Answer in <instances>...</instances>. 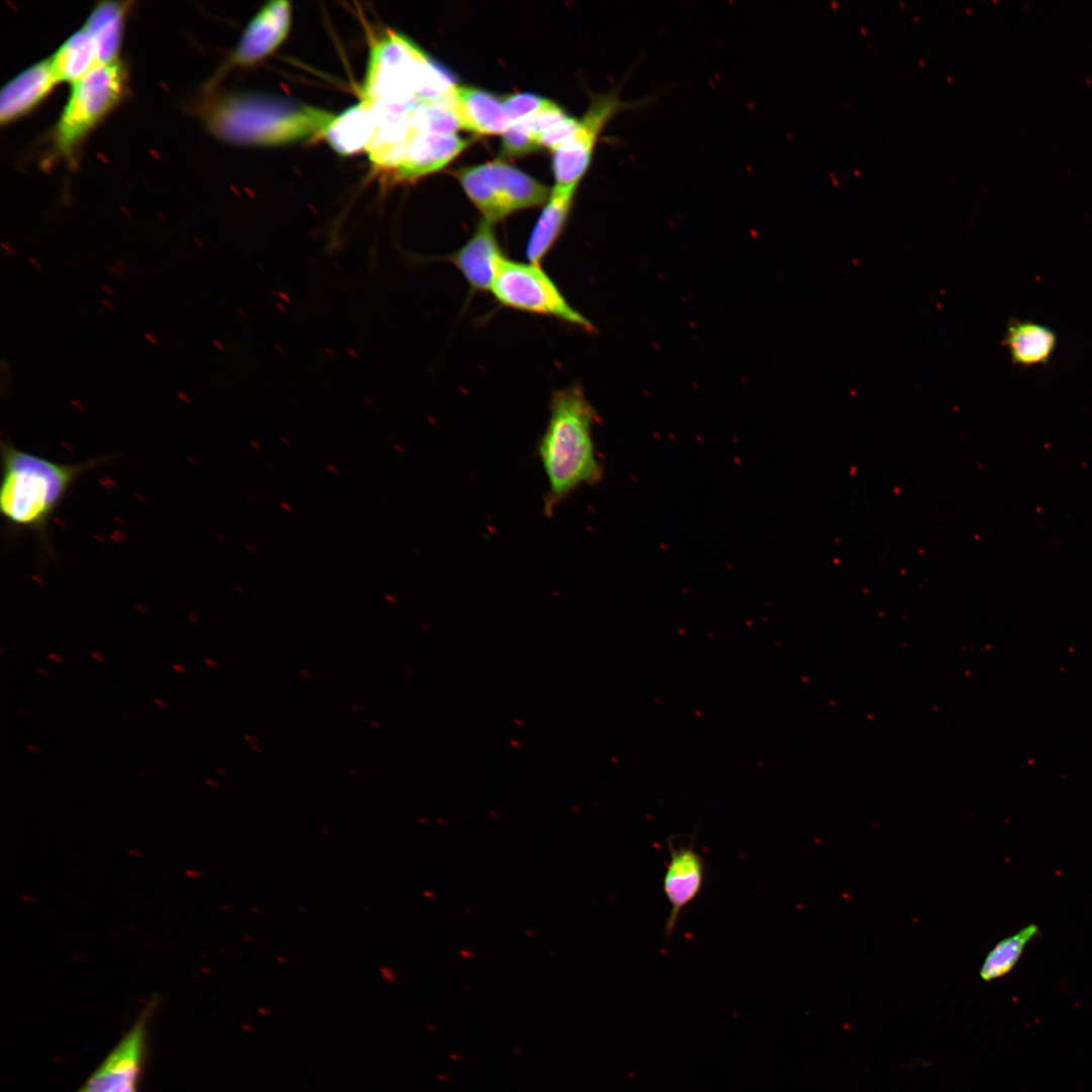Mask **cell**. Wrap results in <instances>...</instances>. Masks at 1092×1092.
Instances as JSON below:
<instances>
[{"mask_svg": "<svg viewBox=\"0 0 1092 1092\" xmlns=\"http://www.w3.org/2000/svg\"><path fill=\"white\" fill-rule=\"evenodd\" d=\"M576 188L554 185L550 191L527 242L525 254L528 262L541 266L557 243L566 225Z\"/></svg>", "mask_w": 1092, "mask_h": 1092, "instance_id": "obj_16", "label": "cell"}, {"mask_svg": "<svg viewBox=\"0 0 1092 1092\" xmlns=\"http://www.w3.org/2000/svg\"><path fill=\"white\" fill-rule=\"evenodd\" d=\"M470 144L471 141L455 133H418L406 144L392 177L414 180L439 171Z\"/></svg>", "mask_w": 1092, "mask_h": 1092, "instance_id": "obj_12", "label": "cell"}, {"mask_svg": "<svg viewBox=\"0 0 1092 1092\" xmlns=\"http://www.w3.org/2000/svg\"><path fill=\"white\" fill-rule=\"evenodd\" d=\"M50 59L58 81L71 84L99 65L93 41L84 27L71 34Z\"/></svg>", "mask_w": 1092, "mask_h": 1092, "instance_id": "obj_19", "label": "cell"}, {"mask_svg": "<svg viewBox=\"0 0 1092 1092\" xmlns=\"http://www.w3.org/2000/svg\"><path fill=\"white\" fill-rule=\"evenodd\" d=\"M80 1092H84V1091H83V1090H81Z\"/></svg>", "mask_w": 1092, "mask_h": 1092, "instance_id": "obj_46", "label": "cell"}, {"mask_svg": "<svg viewBox=\"0 0 1092 1092\" xmlns=\"http://www.w3.org/2000/svg\"><path fill=\"white\" fill-rule=\"evenodd\" d=\"M103 460L96 458L81 463H61L2 441V517L12 527L42 535L72 485Z\"/></svg>", "mask_w": 1092, "mask_h": 1092, "instance_id": "obj_2", "label": "cell"}, {"mask_svg": "<svg viewBox=\"0 0 1092 1092\" xmlns=\"http://www.w3.org/2000/svg\"><path fill=\"white\" fill-rule=\"evenodd\" d=\"M480 166L505 217L543 205L549 198L550 190L544 184L502 160Z\"/></svg>", "mask_w": 1092, "mask_h": 1092, "instance_id": "obj_13", "label": "cell"}, {"mask_svg": "<svg viewBox=\"0 0 1092 1092\" xmlns=\"http://www.w3.org/2000/svg\"><path fill=\"white\" fill-rule=\"evenodd\" d=\"M1 248H2L3 252L8 256H14L15 255V251H14L13 247L10 244H8L6 242H2L1 243Z\"/></svg>", "mask_w": 1092, "mask_h": 1092, "instance_id": "obj_27", "label": "cell"}, {"mask_svg": "<svg viewBox=\"0 0 1092 1092\" xmlns=\"http://www.w3.org/2000/svg\"><path fill=\"white\" fill-rule=\"evenodd\" d=\"M28 262H29V263H30V264H31V265H32L33 267H35L36 269H41V268H42L41 264H40V263H39V262H38V261H37V260H36L35 258L29 257V258H28Z\"/></svg>", "mask_w": 1092, "mask_h": 1092, "instance_id": "obj_35", "label": "cell"}, {"mask_svg": "<svg viewBox=\"0 0 1092 1092\" xmlns=\"http://www.w3.org/2000/svg\"><path fill=\"white\" fill-rule=\"evenodd\" d=\"M502 100L513 123L530 118L552 103L551 100L533 93L509 95Z\"/></svg>", "mask_w": 1092, "mask_h": 1092, "instance_id": "obj_22", "label": "cell"}, {"mask_svg": "<svg viewBox=\"0 0 1092 1092\" xmlns=\"http://www.w3.org/2000/svg\"><path fill=\"white\" fill-rule=\"evenodd\" d=\"M138 775H139V776H141V778H144V779H145V778H148V775H147V774H143V772H141V771H138Z\"/></svg>", "mask_w": 1092, "mask_h": 1092, "instance_id": "obj_42", "label": "cell"}, {"mask_svg": "<svg viewBox=\"0 0 1092 1092\" xmlns=\"http://www.w3.org/2000/svg\"><path fill=\"white\" fill-rule=\"evenodd\" d=\"M178 395H179V396H180V397H181L182 399H185V400H187V395H185L184 393H182V392H179V393H178Z\"/></svg>", "mask_w": 1092, "mask_h": 1092, "instance_id": "obj_41", "label": "cell"}, {"mask_svg": "<svg viewBox=\"0 0 1092 1092\" xmlns=\"http://www.w3.org/2000/svg\"><path fill=\"white\" fill-rule=\"evenodd\" d=\"M144 337H145V339H146V340H147V341H148V342H149L150 344H152V345H154V346L158 345V340H157V338H156V337H155V336H154L153 334H151V333H145V334H144Z\"/></svg>", "mask_w": 1092, "mask_h": 1092, "instance_id": "obj_31", "label": "cell"}, {"mask_svg": "<svg viewBox=\"0 0 1092 1092\" xmlns=\"http://www.w3.org/2000/svg\"><path fill=\"white\" fill-rule=\"evenodd\" d=\"M638 104L640 101L622 100L615 90L594 97L574 132L552 151L555 185L577 186L589 166L595 146L605 125L618 112Z\"/></svg>", "mask_w": 1092, "mask_h": 1092, "instance_id": "obj_6", "label": "cell"}, {"mask_svg": "<svg viewBox=\"0 0 1092 1092\" xmlns=\"http://www.w3.org/2000/svg\"><path fill=\"white\" fill-rule=\"evenodd\" d=\"M58 83L50 57L17 74L0 92V123L10 124L30 113Z\"/></svg>", "mask_w": 1092, "mask_h": 1092, "instance_id": "obj_11", "label": "cell"}, {"mask_svg": "<svg viewBox=\"0 0 1092 1092\" xmlns=\"http://www.w3.org/2000/svg\"><path fill=\"white\" fill-rule=\"evenodd\" d=\"M194 241L196 242L197 246H199V247L203 246L200 241H198V240H194Z\"/></svg>", "mask_w": 1092, "mask_h": 1092, "instance_id": "obj_43", "label": "cell"}, {"mask_svg": "<svg viewBox=\"0 0 1092 1092\" xmlns=\"http://www.w3.org/2000/svg\"><path fill=\"white\" fill-rule=\"evenodd\" d=\"M127 91L128 72L121 60L99 64L73 83L51 131L50 155L74 165L83 142L120 104Z\"/></svg>", "mask_w": 1092, "mask_h": 1092, "instance_id": "obj_4", "label": "cell"}, {"mask_svg": "<svg viewBox=\"0 0 1092 1092\" xmlns=\"http://www.w3.org/2000/svg\"><path fill=\"white\" fill-rule=\"evenodd\" d=\"M199 112L214 135L246 145H278L324 135L335 117L309 106L235 95L209 100Z\"/></svg>", "mask_w": 1092, "mask_h": 1092, "instance_id": "obj_3", "label": "cell"}, {"mask_svg": "<svg viewBox=\"0 0 1092 1092\" xmlns=\"http://www.w3.org/2000/svg\"><path fill=\"white\" fill-rule=\"evenodd\" d=\"M454 110L461 128L479 134L504 133L513 123L502 98L478 88L456 85Z\"/></svg>", "mask_w": 1092, "mask_h": 1092, "instance_id": "obj_14", "label": "cell"}, {"mask_svg": "<svg viewBox=\"0 0 1092 1092\" xmlns=\"http://www.w3.org/2000/svg\"><path fill=\"white\" fill-rule=\"evenodd\" d=\"M90 657L97 660L98 662H104L106 660L105 655H103L102 653H100L98 651H91L90 652Z\"/></svg>", "mask_w": 1092, "mask_h": 1092, "instance_id": "obj_28", "label": "cell"}, {"mask_svg": "<svg viewBox=\"0 0 1092 1092\" xmlns=\"http://www.w3.org/2000/svg\"><path fill=\"white\" fill-rule=\"evenodd\" d=\"M101 289L108 295H114V291L112 290V288L106 284H102Z\"/></svg>", "mask_w": 1092, "mask_h": 1092, "instance_id": "obj_37", "label": "cell"}, {"mask_svg": "<svg viewBox=\"0 0 1092 1092\" xmlns=\"http://www.w3.org/2000/svg\"><path fill=\"white\" fill-rule=\"evenodd\" d=\"M540 148L536 135L524 121L512 123L503 133L500 151L504 157H520Z\"/></svg>", "mask_w": 1092, "mask_h": 1092, "instance_id": "obj_21", "label": "cell"}, {"mask_svg": "<svg viewBox=\"0 0 1092 1092\" xmlns=\"http://www.w3.org/2000/svg\"><path fill=\"white\" fill-rule=\"evenodd\" d=\"M1002 344L1014 365L1029 368L1051 361L1058 337L1045 325L1012 317L1007 323Z\"/></svg>", "mask_w": 1092, "mask_h": 1092, "instance_id": "obj_15", "label": "cell"}, {"mask_svg": "<svg viewBox=\"0 0 1092 1092\" xmlns=\"http://www.w3.org/2000/svg\"><path fill=\"white\" fill-rule=\"evenodd\" d=\"M26 748H27V749H28L29 751H31V752H33V753H36V754H41V753H42V749H41L40 747H37V746H36L35 744H32V743H28V744L26 745Z\"/></svg>", "mask_w": 1092, "mask_h": 1092, "instance_id": "obj_33", "label": "cell"}, {"mask_svg": "<svg viewBox=\"0 0 1092 1092\" xmlns=\"http://www.w3.org/2000/svg\"><path fill=\"white\" fill-rule=\"evenodd\" d=\"M131 1H101L89 13L84 28L90 35L99 64L119 59L125 19Z\"/></svg>", "mask_w": 1092, "mask_h": 1092, "instance_id": "obj_17", "label": "cell"}, {"mask_svg": "<svg viewBox=\"0 0 1092 1092\" xmlns=\"http://www.w3.org/2000/svg\"><path fill=\"white\" fill-rule=\"evenodd\" d=\"M108 1092H138V1080H129L116 1084Z\"/></svg>", "mask_w": 1092, "mask_h": 1092, "instance_id": "obj_24", "label": "cell"}, {"mask_svg": "<svg viewBox=\"0 0 1092 1092\" xmlns=\"http://www.w3.org/2000/svg\"><path fill=\"white\" fill-rule=\"evenodd\" d=\"M150 1002L139 1020L91 1075L84 1092H108L118 1083L139 1080L146 1055L147 1023L153 1010Z\"/></svg>", "mask_w": 1092, "mask_h": 1092, "instance_id": "obj_9", "label": "cell"}, {"mask_svg": "<svg viewBox=\"0 0 1092 1092\" xmlns=\"http://www.w3.org/2000/svg\"><path fill=\"white\" fill-rule=\"evenodd\" d=\"M115 265L119 267L122 271H125L127 269L126 264L123 260L116 261Z\"/></svg>", "mask_w": 1092, "mask_h": 1092, "instance_id": "obj_38", "label": "cell"}, {"mask_svg": "<svg viewBox=\"0 0 1092 1092\" xmlns=\"http://www.w3.org/2000/svg\"><path fill=\"white\" fill-rule=\"evenodd\" d=\"M490 292L503 307L552 317L587 333L595 331L594 325L568 302L541 266L506 258Z\"/></svg>", "mask_w": 1092, "mask_h": 1092, "instance_id": "obj_5", "label": "cell"}, {"mask_svg": "<svg viewBox=\"0 0 1092 1092\" xmlns=\"http://www.w3.org/2000/svg\"><path fill=\"white\" fill-rule=\"evenodd\" d=\"M18 712L24 716H30V713L23 708H19Z\"/></svg>", "mask_w": 1092, "mask_h": 1092, "instance_id": "obj_40", "label": "cell"}, {"mask_svg": "<svg viewBox=\"0 0 1092 1092\" xmlns=\"http://www.w3.org/2000/svg\"><path fill=\"white\" fill-rule=\"evenodd\" d=\"M291 24L290 3L266 4L245 29L233 55V64L251 66L272 54L285 39Z\"/></svg>", "mask_w": 1092, "mask_h": 1092, "instance_id": "obj_10", "label": "cell"}, {"mask_svg": "<svg viewBox=\"0 0 1092 1092\" xmlns=\"http://www.w3.org/2000/svg\"><path fill=\"white\" fill-rule=\"evenodd\" d=\"M101 303H102V304H103V306H105V307H106L107 309H109V310H114V306H113V304H112V303H111V302H110L109 300H107V299H104V298H102V299H101Z\"/></svg>", "mask_w": 1092, "mask_h": 1092, "instance_id": "obj_36", "label": "cell"}, {"mask_svg": "<svg viewBox=\"0 0 1092 1092\" xmlns=\"http://www.w3.org/2000/svg\"><path fill=\"white\" fill-rule=\"evenodd\" d=\"M506 259L492 223L482 218L469 240L446 257L461 273L472 293L490 292Z\"/></svg>", "mask_w": 1092, "mask_h": 1092, "instance_id": "obj_8", "label": "cell"}, {"mask_svg": "<svg viewBox=\"0 0 1092 1092\" xmlns=\"http://www.w3.org/2000/svg\"><path fill=\"white\" fill-rule=\"evenodd\" d=\"M48 658L57 664H61L65 661V658L63 656L54 652L48 653Z\"/></svg>", "mask_w": 1092, "mask_h": 1092, "instance_id": "obj_26", "label": "cell"}, {"mask_svg": "<svg viewBox=\"0 0 1092 1092\" xmlns=\"http://www.w3.org/2000/svg\"><path fill=\"white\" fill-rule=\"evenodd\" d=\"M371 134L370 115L360 101L340 115H335L324 136L337 153L352 155L366 149Z\"/></svg>", "mask_w": 1092, "mask_h": 1092, "instance_id": "obj_18", "label": "cell"}, {"mask_svg": "<svg viewBox=\"0 0 1092 1092\" xmlns=\"http://www.w3.org/2000/svg\"><path fill=\"white\" fill-rule=\"evenodd\" d=\"M669 858L663 876V892L670 906L665 937L673 932L682 910L700 895L705 881V863L694 844L668 841Z\"/></svg>", "mask_w": 1092, "mask_h": 1092, "instance_id": "obj_7", "label": "cell"}, {"mask_svg": "<svg viewBox=\"0 0 1092 1092\" xmlns=\"http://www.w3.org/2000/svg\"><path fill=\"white\" fill-rule=\"evenodd\" d=\"M204 662H205L206 664H208V665L212 666V667H214V666L216 665V664L214 663V661H213V660H211V659H209V658H205V659H204Z\"/></svg>", "mask_w": 1092, "mask_h": 1092, "instance_id": "obj_39", "label": "cell"}, {"mask_svg": "<svg viewBox=\"0 0 1092 1092\" xmlns=\"http://www.w3.org/2000/svg\"><path fill=\"white\" fill-rule=\"evenodd\" d=\"M1037 932V925L1031 923L1013 935L998 941L985 957L980 969V977L990 982L1008 974L1016 966L1026 945Z\"/></svg>", "mask_w": 1092, "mask_h": 1092, "instance_id": "obj_20", "label": "cell"}, {"mask_svg": "<svg viewBox=\"0 0 1092 1092\" xmlns=\"http://www.w3.org/2000/svg\"><path fill=\"white\" fill-rule=\"evenodd\" d=\"M598 415L578 384L554 390L549 418L536 444L548 488L543 513L552 517L556 508L583 485L597 483L603 473L594 442Z\"/></svg>", "mask_w": 1092, "mask_h": 1092, "instance_id": "obj_1", "label": "cell"}, {"mask_svg": "<svg viewBox=\"0 0 1092 1092\" xmlns=\"http://www.w3.org/2000/svg\"><path fill=\"white\" fill-rule=\"evenodd\" d=\"M109 271H110V272H111V273H112V274H113L114 276H117V277H121V276H123V273H124V271H122V270H121V269H120L119 267H117V266H116L115 264H114V265H109Z\"/></svg>", "mask_w": 1092, "mask_h": 1092, "instance_id": "obj_29", "label": "cell"}, {"mask_svg": "<svg viewBox=\"0 0 1092 1092\" xmlns=\"http://www.w3.org/2000/svg\"><path fill=\"white\" fill-rule=\"evenodd\" d=\"M0 652L4 653V647L2 645L0 646Z\"/></svg>", "mask_w": 1092, "mask_h": 1092, "instance_id": "obj_45", "label": "cell"}, {"mask_svg": "<svg viewBox=\"0 0 1092 1092\" xmlns=\"http://www.w3.org/2000/svg\"><path fill=\"white\" fill-rule=\"evenodd\" d=\"M459 956L464 960H471L475 957V953L470 948H461L459 949Z\"/></svg>", "mask_w": 1092, "mask_h": 1092, "instance_id": "obj_25", "label": "cell"}, {"mask_svg": "<svg viewBox=\"0 0 1092 1092\" xmlns=\"http://www.w3.org/2000/svg\"><path fill=\"white\" fill-rule=\"evenodd\" d=\"M153 703L162 709H166L168 707V703L164 699L154 698Z\"/></svg>", "mask_w": 1092, "mask_h": 1092, "instance_id": "obj_32", "label": "cell"}, {"mask_svg": "<svg viewBox=\"0 0 1092 1092\" xmlns=\"http://www.w3.org/2000/svg\"><path fill=\"white\" fill-rule=\"evenodd\" d=\"M578 121L579 120L568 115L565 116L562 120L537 135L539 146L554 151L574 132L578 125Z\"/></svg>", "mask_w": 1092, "mask_h": 1092, "instance_id": "obj_23", "label": "cell"}, {"mask_svg": "<svg viewBox=\"0 0 1092 1092\" xmlns=\"http://www.w3.org/2000/svg\"><path fill=\"white\" fill-rule=\"evenodd\" d=\"M172 668H173V669H174L175 671H177L178 673H180V674H186V673H187V669H186V667H185V666H183V665H182V664H180V663H173V664H172Z\"/></svg>", "mask_w": 1092, "mask_h": 1092, "instance_id": "obj_30", "label": "cell"}, {"mask_svg": "<svg viewBox=\"0 0 1092 1092\" xmlns=\"http://www.w3.org/2000/svg\"><path fill=\"white\" fill-rule=\"evenodd\" d=\"M124 718H126V719H130V721H132V720H133V718H132L131 716H128V715H126V714L124 715Z\"/></svg>", "mask_w": 1092, "mask_h": 1092, "instance_id": "obj_44", "label": "cell"}, {"mask_svg": "<svg viewBox=\"0 0 1092 1092\" xmlns=\"http://www.w3.org/2000/svg\"><path fill=\"white\" fill-rule=\"evenodd\" d=\"M36 671L44 677L51 676V672L41 666L36 667Z\"/></svg>", "mask_w": 1092, "mask_h": 1092, "instance_id": "obj_34", "label": "cell"}]
</instances>
